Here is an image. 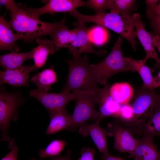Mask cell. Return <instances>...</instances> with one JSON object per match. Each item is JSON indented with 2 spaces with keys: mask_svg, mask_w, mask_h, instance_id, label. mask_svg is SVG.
<instances>
[{
  "mask_svg": "<svg viewBox=\"0 0 160 160\" xmlns=\"http://www.w3.org/2000/svg\"><path fill=\"white\" fill-rule=\"evenodd\" d=\"M136 1L135 0H109V9L110 12L129 17L137 9Z\"/></svg>",
  "mask_w": 160,
  "mask_h": 160,
  "instance_id": "obj_25",
  "label": "cell"
},
{
  "mask_svg": "<svg viewBox=\"0 0 160 160\" xmlns=\"http://www.w3.org/2000/svg\"><path fill=\"white\" fill-rule=\"evenodd\" d=\"M108 135L114 137V148L122 153H130L135 150L137 143V139H135L128 128H125L118 122L109 124L107 128Z\"/></svg>",
  "mask_w": 160,
  "mask_h": 160,
  "instance_id": "obj_11",
  "label": "cell"
},
{
  "mask_svg": "<svg viewBox=\"0 0 160 160\" xmlns=\"http://www.w3.org/2000/svg\"><path fill=\"white\" fill-rule=\"evenodd\" d=\"M153 12L156 14H160V1L156 6L155 11Z\"/></svg>",
  "mask_w": 160,
  "mask_h": 160,
  "instance_id": "obj_39",
  "label": "cell"
},
{
  "mask_svg": "<svg viewBox=\"0 0 160 160\" xmlns=\"http://www.w3.org/2000/svg\"><path fill=\"white\" fill-rule=\"evenodd\" d=\"M28 95L30 97L36 99L47 109L50 119L58 114L71 115L67 111L65 106L69 101L75 99L72 92H62L55 93L37 87L31 90Z\"/></svg>",
  "mask_w": 160,
  "mask_h": 160,
  "instance_id": "obj_8",
  "label": "cell"
},
{
  "mask_svg": "<svg viewBox=\"0 0 160 160\" xmlns=\"http://www.w3.org/2000/svg\"><path fill=\"white\" fill-rule=\"evenodd\" d=\"M71 151L68 150L67 152V154L64 156H57L56 157H52L51 160H71ZM30 160H37L35 159H31Z\"/></svg>",
  "mask_w": 160,
  "mask_h": 160,
  "instance_id": "obj_35",
  "label": "cell"
},
{
  "mask_svg": "<svg viewBox=\"0 0 160 160\" xmlns=\"http://www.w3.org/2000/svg\"><path fill=\"white\" fill-rule=\"evenodd\" d=\"M31 81L35 84L38 87L48 91L51 85L57 81L56 74L53 66L44 70L41 72L35 74L31 78Z\"/></svg>",
  "mask_w": 160,
  "mask_h": 160,
  "instance_id": "obj_24",
  "label": "cell"
},
{
  "mask_svg": "<svg viewBox=\"0 0 160 160\" xmlns=\"http://www.w3.org/2000/svg\"><path fill=\"white\" fill-rule=\"evenodd\" d=\"M8 147L10 149V151L1 160H18L19 148L16 144L15 138H13L10 140Z\"/></svg>",
  "mask_w": 160,
  "mask_h": 160,
  "instance_id": "obj_32",
  "label": "cell"
},
{
  "mask_svg": "<svg viewBox=\"0 0 160 160\" xmlns=\"http://www.w3.org/2000/svg\"><path fill=\"white\" fill-rule=\"evenodd\" d=\"M152 34L153 44L154 47L157 48L160 53V37L157 35H154L152 33Z\"/></svg>",
  "mask_w": 160,
  "mask_h": 160,
  "instance_id": "obj_37",
  "label": "cell"
},
{
  "mask_svg": "<svg viewBox=\"0 0 160 160\" xmlns=\"http://www.w3.org/2000/svg\"><path fill=\"white\" fill-rule=\"evenodd\" d=\"M89 34L92 43L97 45L103 44L107 39L108 34L106 30L103 26L100 25L89 29Z\"/></svg>",
  "mask_w": 160,
  "mask_h": 160,
  "instance_id": "obj_28",
  "label": "cell"
},
{
  "mask_svg": "<svg viewBox=\"0 0 160 160\" xmlns=\"http://www.w3.org/2000/svg\"><path fill=\"white\" fill-rule=\"evenodd\" d=\"M154 79L157 84L158 87L160 88V71L157 75L154 77Z\"/></svg>",
  "mask_w": 160,
  "mask_h": 160,
  "instance_id": "obj_38",
  "label": "cell"
},
{
  "mask_svg": "<svg viewBox=\"0 0 160 160\" xmlns=\"http://www.w3.org/2000/svg\"><path fill=\"white\" fill-rule=\"evenodd\" d=\"M68 68V74L65 86L62 92L84 91L96 89L92 81L89 71V59L87 55L83 57L81 55H72V58L66 59Z\"/></svg>",
  "mask_w": 160,
  "mask_h": 160,
  "instance_id": "obj_5",
  "label": "cell"
},
{
  "mask_svg": "<svg viewBox=\"0 0 160 160\" xmlns=\"http://www.w3.org/2000/svg\"><path fill=\"white\" fill-rule=\"evenodd\" d=\"M25 101L19 91L9 93L1 88L0 92V140L7 142L11 139L8 130L12 121H16L18 115V109Z\"/></svg>",
  "mask_w": 160,
  "mask_h": 160,
  "instance_id": "obj_6",
  "label": "cell"
},
{
  "mask_svg": "<svg viewBox=\"0 0 160 160\" xmlns=\"http://www.w3.org/2000/svg\"><path fill=\"white\" fill-rule=\"evenodd\" d=\"M33 49L24 53L11 52L0 56V65L5 70L14 69L22 65L26 60L33 58Z\"/></svg>",
  "mask_w": 160,
  "mask_h": 160,
  "instance_id": "obj_21",
  "label": "cell"
},
{
  "mask_svg": "<svg viewBox=\"0 0 160 160\" xmlns=\"http://www.w3.org/2000/svg\"><path fill=\"white\" fill-rule=\"evenodd\" d=\"M159 98L154 90L143 86L136 93L130 104L133 113L132 121L128 128L130 131L143 124L150 116Z\"/></svg>",
  "mask_w": 160,
  "mask_h": 160,
  "instance_id": "obj_7",
  "label": "cell"
},
{
  "mask_svg": "<svg viewBox=\"0 0 160 160\" xmlns=\"http://www.w3.org/2000/svg\"><path fill=\"white\" fill-rule=\"evenodd\" d=\"M34 65H22L16 68L0 71V84H7L12 86L28 87L30 73L37 71Z\"/></svg>",
  "mask_w": 160,
  "mask_h": 160,
  "instance_id": "obj_13",
  "label": "cell"
},
{
  "mask_svg": "<svg viewBox=\"0 0 160 160\" xmlns=\"http://www.w3.org/2000/svg\"><path fill=\"white\" fill-rule=\"evenodd\" d=\"M109 92L115 102L121 105L127 104L133 98L134 89L127 82L116 83L110 88Z\"/></svg>",
  "mask_w": 160,
  "mask_h": 160,
  "instance_id": "obj_22",
  "label": "cell"
},
{
  "mask_svg": "<svg viewBox=\"0 0 160 160\" xmlns=\"http://www.w3.org/2000/svg\"><path fill=\"white\" fill-rule=\"evenodd\" d=\"M71 115L58 114L50 119L45 133L50 135L59 132L63 129L67 130L71 122Z\"/></svg>",
  "mask_w": 160,
  "mask_h": 160,
  "instance_id": "obj_26",
  "label": "cell"
},
{
  "mask_svg": "<svg viewBox=\"0 0 160 160\" xmlns=\"http://www.w3.org/2000/svg\"><path fill=\"white\" fill-rule=\"evenodd\" d=\"M81 157L77 160H95V151L93 149L89 147L83 148L81 152Z\"/></svg>",
  "mask_w": 160,
  "mask_h": 160,
  "instance_id": "obj_33",
  "label": "cell"
},
{
  "mask_svg": "<svg viewBox=\"0 0 160 160\" xmlns=\"http://www.w3.org/2000/svg\"><path fill=\"white\" fill-rule=\"evenodd\" d=\"M123 39L119 37L111 52L103 60L95 64L90 65V77L94 85L98 83L108 85V80L112 76L121 72H135L129 64L127 57L123 55L121 50Z\"/></svg>",
  "mask_w": 160,
  "mask_h": 160,
  "instance_id": "obj_2",
  "label": "cell"
},
{
  "mask_svg": "<svg viewBox=\"0 0 160 160\" xmlns=\"http://www.w3.org/2000/svg\"><path fill=\"white\" fill-rule=\"evenodd\" d=\"M130 17L134 26V36L135 38H138L146 53L145 56L143 61L145 63L148 59H152L157 62L156 67L160 68V59L152 43V33H148L146 31L144 23L139 14H132Z\"/></svg>",
  "mask_w": 160,
  "mask_h": 160,
  "instance_id": "obj_10",
  "label": "cell"
},
{
  "mask_svg": "<svg viewBox=\"0 0 160 160\" xmlns=\"http://www.w3.org/2000/svg\"><path fill=\"white\" fill-rule=\"evenodd\" d=\"M117 119L128 127L129 126L133 119V112L130 104L121 105Z\"/></svg>",
  "mask_w": 160,
  "mask_h": 160,
  "instance_id": "obj_29",
  "label": "cell"
},
{
  "mask_svg": "<svg viewBox=\"0 0 160 160\" xmlns=\"http://www.w3.org/2000/svg\"><path fill=\"white\" fill-rule=\"evenodd\" d=\"M97 121L89 124L84 123L79 127L78 132L84 137L90 136L99 151L103 154L109 153L106 140L108 131L103 129Z\"/></svg>",
  "mask_w": 160,
  "mask_h": 160,
  "instance_id": "obj_15",
  "label": "cell"
},
{
  "mask_svg": "<svg viewBox=\"0 0 160 160\" xmlns=\"http://www.w3.org/2000/svg\"><path fill=\"white\" fill-rule=\"evenodd\" d=\"M109 0H89L86 2L85 7L93 9L98 14L105 12L109 9Z\"/></svg>",
  "mask_w": 160,
  "mask_h": 160,
  "instance_id": "obj_30",
  "label": "cell"
},
{
  "mask_svg": "<svg viewBox=\"0 0 160 160\" xmlns=\"http://www.w3.org/2000/svg\"><path fill=\"white\" fill-rule=\"evenodd\" d=\"M101 160H125L119 157L112 156L109 153L103 154L101 158Z\"/></svg>",
  "mask_w": 160,
  "mask_h": 160,
  "instance_id": "obj_36",
  "label": "cell"
},
{
  "mask_svg": "<svg viewBox=\"0 0 160 160\" xmlns=\"http://www.w3.org/2000/svg\"><path fill=\"white\" fill-rule=\"evenodd\" d=\"M127 59L135 71H137L141 78L143 87L153 90L158 87L154 77L152 76L151 70L142 60H135L131 57H127Z\"/></svg>",
  "mask_w": 160,
  "mask_h": 160,
  "instance_id": "obj_23",
  "label": "cell"
},
{
  "mask_svg": "<svg viewBox=\"0 0 160 160\" xmlns=\"http://www.w3.org/2000/svg\"><path fill=\"white\" fill-rule=\"evenodd\" d=\"M146 14L153 29L152 33L160 37V14H156L146 9Z\"/></svg>",
  "mask_w": 160,
  "mask_h": 160,
  "instance_id": "obj_31",
  "label": "cell"
},
{
  "mask_svg": "<svg viewBox=\"0 0 160 160\" xmlns=\"http://www.w3.org/2000/svg\"><path fill=\"white\" fill-rule=\"evenodd\" d=\"M110 88L108 85L104 86L100 91L98 103L100 105L99 116L96 121L100 123L106 117L117 118L119 115L121 105L114 100L110 93Z\"/></svg>",
  "mask_w": 160,
  "mask_h": 160,
  "instance_id": "obj_16",
  "label": "cell"
},
{
  "mask_svg": "<svg viewBox=\"0 0 160 160\" xmlns=\"http://www.w3.org/2000/svg\"><path fill=\"white\" fill-rule=\"evenodd\" d=\"M4 15L0 16V50L17 52L20 48L16 42L20 39L23 40V38L13 32L7 21L4 19Z\"/></svg>",
  "mask_w": 160,
  "mask_h": 160,
  "instance_id": "obj_17",
  "label": "cell"
},
{
  "mask_svg": "<svg viewBox=\"0 0 160 160\" xmlns=\"http://www.w3.org/2000/svg\"><path fill=\"white\" fill-rule=\"evenodd\" d=\"M137 140V146L129 157L134 160H160V151L154 143V137L143 135Z\"/></svg>",
  "mask_w": 160,
  "mask_h": 160,
  "instance_id": "obj_14",
  "label": "cell"
},
{
  "mask_svg": "<svg viewBox=\"0 0 160 160\" xmlns=\"http://www.w3.org/2000/svg\"><path fill=\"white\" fill-rule=\"evenodd\" d=\"M102 88L84 91L76 90L72 92L75 96V107L71 115L70 124L66 130H76L82 124L92 120L98 119V112L95 110V105L99 103Z\"/></svg>",
  "mask_w": 160,
  "mask_h": 160,
  "instance_id": "obj_4",
  "label": "cell"
},
{
  "mask_svg": "<svg viewBox=\"0 0 160 160\" xmlns=\"http://www.w3.org/2000/svg\"><path fill=\"white\" fill-rule=\"evenodd\" d=\"M77 18L78 21L82 24L93 23L113 31L127 40L132 49L135 50L137 42L134 34V25L130 17H127L110 12L92 15L79 13Z\"/></svg>",
  "mask_w": 160,
  "mask_h": 160,
  "instance_id": "obj_3",
  "label": "cell"
},
{
  "mask_svg": "<svg viewBox=\"0 0 160 160\" xmlns=\"http://www.w3.org/2000/svg\"><path fill=\"white\" fill-rule=\"evenodd\" d=\"M78 31V27L69 29L65 25L51 36L52 44L57 51L63 47L68 48L74 41Z\"/></svg>",
  "mask_w": 160,
  "mask_h": 160,
  "instance_id": "obj_20",
  "label": "cell"
},
{
  "mask_svg": "<svg viewBox=\"0 0 160 160\" xmlns=\"http://www.w3.org/2000/svg\"><path fill=\"white\" fill-rule=\"evenodd\" d=\"M45 5L38 8H29L24 5L25 9L33 16L39 19L41 15L49 13L52 16L60 12H72L78 7L85 6L86 2L81 0H42Z\"/></svg>",
  "mask_w": 160,
  "mask_h": 160,
  "instance_id": "obj_9",
  "label": "cell"
},
{
  "mask_svg": "<svg viewBox=\"0 0 160 160\" xmlns=\"http://www.w3.org/2000/svg\"><path fill=\"white\" fill-rule=\"evenodd\" d=\"M159 97L157 105L149 119L140 126L131 131L132 134L145 135L153 137H160V96Z\"/></svg>",
  "mask_w": 160,
  "mask_h": 160,
  "instance_id": "obj_18",
  "label": "cell"
},
{
  "mask_svg": "<svg viewBox=\"0 0 160 160\" xmlns=\"http://www.w3.org/2000/svg\"><path fill=\"white\" fill-rule=\"evenodd\" d=\"M35 41L38 46L33 48V58L34 65L38 68H41L44 65L48 55L54 54L57 50L49 40L38 38Z\"/></svg>",
  "mask_w": 160,
  "mask_h": 160,
  "instance_id": "obj_19",
  "label": "cell"
},
{
  "mask_svg": "<svg viewBox=\"0 0 160 160\" xmlns=\"http://www.w3.org/2000/svg\"><path fill=\"white\" fill-rule=\"evenodd\" d=\"M159 0H145V1L147 5L146 9L152 12H154L160 1Z\"/></svg>",
  "mask_w": 160,
  "mask_h": 160,
  "instance_id": "obj_34",
  "label": "cell"
},
{
  "mask_svg": "<svg viewBox=\"0 0 160 160\" xmlns=\"http://www.w3.org/2000/svg\"><path fill=\"white\" fill-rule=\"evenodd\" d=\"M159 96H160V93H159Z\"/></svg>",
  "mask_w": 160,
  "mask_h": 160,
  "instance_id": "obj_40",
  "label": "cell"
},
{
  "mask_svg": "<svg viewBox=\"0 0 160 160\" xmlns=\"http://www.w3.org/2000/svg\"><path fill=\"white\" fill-rule=\"evenodd\" d=\"M9 11L11 19L7 21L13 30L22 36L23 40L32 41L34 39L46 35L50 36L60 28L65 25L66 20L48 23L43 22L32 16L24 4H14Z\"/></svg>",
  "mask_w": 160,
  "mask_h": 160,
  "instance_id": "obj_1",
  "label": "cell"
},
{
  "mask_svg": "<svg viewBox=\"0 0 160 160\" xmlns=\"http://www.w3.org/2000/svg\"><path fill=\"white\" fill-rule=\"evenodd\" d=\"M73 25L78 27V31L74 41L68 48L69 53L72 55H81L83 53H92L102 56L106 53L105 50L97 51L93 48L89 36V29L84 24L77 21L73 23Z\"/></svg>",
  "mask_w": 160,
  "mask_h": 160,
  "instance_id": "obj_12",
  "label": "cell"
},
{
  "mask_svg": "<svg viewBox=\"0 0 160 160\" xmlns=\"http://www.w3.org/2000/svg\"><path fill=\"white\" fill-rule=\"evenodd\" d=\"M67 144L65 141L55 140L51 141L44 149L38 151L39 156L42 158L52 157L59 154Z\"/></svg>",
  "mask_w": 160,
  "mask_h": 160,
  "instance_id": "obj_27",
  "label": "cell"
}]
</instances>
